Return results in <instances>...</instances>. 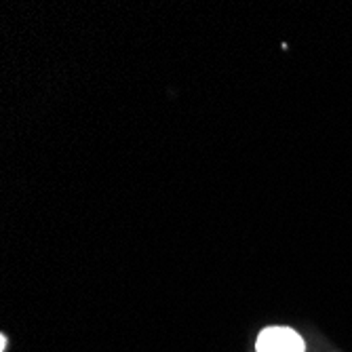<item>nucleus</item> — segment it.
I'll return each instance as SVG.
<instances>
[{
  "instance_id": "nucleus-1",
  "label": "nucleus",
  "mask_w": 352,
  "mask_h": 352,
  "mask_svg": "<svg viewBox=\"0 0 352 352\" xmlns=\"http://www.w3.org/2000/svg\"><path fill=\"white\" fill-rule=\"evenodd\" d=\"M255 352H306L304 336L292 325H266L255 338Z\"/></svg>"
},
{
  "instance_id": "nucleus-2",
  "label": "nucleus",
  "mask_w": 352,
  "mask_h": 352,
  "mask_svg": "<svg viewBox=\"0 0 352 352\" xmlns=\"http://www.w3.org/2000/svg\"><path fill=\"white\" fill-rule=\"evenodd\" d=\"M7 344H9V342H7V336L3 333V336H0V350L5 352V350H7Z\"/></svg>"
}]
</instances>
